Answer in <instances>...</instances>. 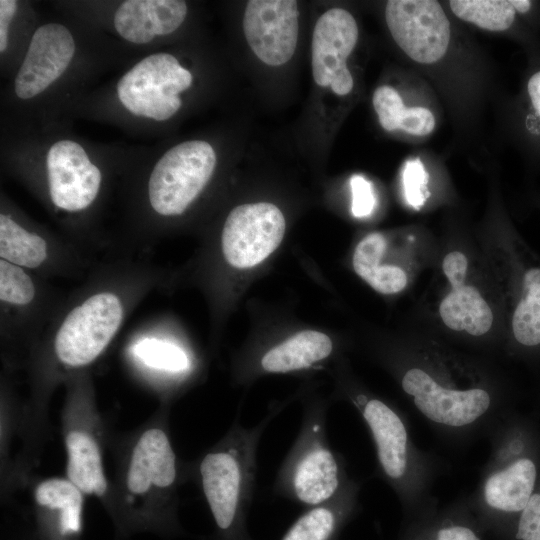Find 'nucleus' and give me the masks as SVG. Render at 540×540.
<instances>
[{"label":"nucleus","instance_id":"obj_31","mask_svg":"<svg viewBox=\"0 0 540 540\" xmlns=\"http://www.w3.org/2000/svg\"><path fill=\"white\" fill-rule=\"evenodd\" d=\"M352 193L351 211L355 217L369 216L376 205V198L371 183L362 175L355 174L350 178Z\"/></svg>","mask_w":540,"mask_h":540},{"label":"nucleus","instance_id":"obj_33","mask_svg":"<svg viewBox=\"0 0 540 540\" xmlns=\"http://www.w3.org/2000/svg\"><path fill=\"white\" fill-rule=\"evenodd\" d=\"M467 268L468 260L466 256L459 251H453L447 254L442 263L443 272L450 285L464 284Z\"/></svg>","mask_w":540,"mask_h":540},{"label":"nucleus","instance_id":"obj_2","mask_svg":"<svg viewBox=\"0 0 540 540\" xmlns=\"http://www.w3.org/2000/svg\"><path fill=\"white\" fill-rule=\"evenodd\" d=\"M163 406L118 445L109 513L132 527L179 530V488L185 478Z\"/></svg>","mask_w":540,"mask_h":540},{"label":"nucleus","instance_id":"obj_25","mask_svg":"<svg viewBox=\"0 0 540 540\" xmlns=\"http://www.w3.org/2000/svg\"><path fill=\"white\" fill-rule=\"evenodd\" d=\"M524 290L513 314L512 329L520 344L535 346L540 344V283Z\"/></svg>","mask_w":540,"mask_h":540},{"label":"nucleus","instance_id":"obj_24","mask_svg":"<svg viewBox=\"0 0 540 540\" xmlns=\"http://www.w3.org/2000/svg\"><path fill=\"white\" fill-rule=\"evenodd\" d=\"M399 540H483L479 526L465 515L444 514L412 522Z\"/></svg>","mask_w":540,"mask_h":540},{"label":"nucleus","instance_id":"obj_22","mask_svg":"<svg viewBox=\"0 0 540 540\" xmlns=\"http://www.w3.org/2000/svg\"><path fill=\"white\" fill-rule=\"evenodd\" d=\"M451 286L452 290L439 307L444 324L454 331H466L473 336L487 333L493 323V313L479 291L465 283Z\"/></svg>","mask_w":540,"mask_h":540},{"label":"nucleus","instance_id":"obj_27","mask_svg":"<svg viewBox=\"0 0 540 540\" xmlns=\"http://www.w3.org/2000/svg\"><path fill=\"white\" fill-rule=\"evenodd\" d=\"M372 104L381 127L388 132L399 131L407 110L399 92L390 85L378 86L373 92Z\"/></svg>","mask_w":540,"mask_h":540},{"label":"nucleus","instance_id":"obj_5","mask_svg":"<svg viewBox=\"0 0 540 540\" xmlns=\"http://www.w3.org/2000/svg\"><path fill=\"white\" fill-rule=\"evenodd\" d=\"M66 293L0 259V344L5 373L26 369Z\"/></svg>","mask_w":540,"mask_h":540},{"label":"nucleus","instance_id":"obj_28","mask_svg":"<svg viewBox=\"0 0 540 540\" xmlns=\"http://www.w3.org/2000/svg\"><path fill=\"white\" fill-rule=\"evenodd\" d=\"M428 173L419 158L408 160L402 171L404 196L407 203L420 209L428 198Z\"/></svg>","mask_w":540,"mask_h":540},{"label":"nucleus","instance_id":"obj_20","mask_svg":"<svg viewBox=\"0 0 540 540\" xmlns=\"http://www.w3.org/2000/svg\"><path fill=\"white\" fill-rule=\"evenodd\" d=\"M334 351L332 339L316 330H303L266 349L258 359L263 374L295 373L318 368Z\"/></svg>","mask_w":540,"mask_h":540},{"label":"nucleus","instance_id":"obj_32","mask_svg":"<svg viewBox=\"0 0 540 540\" xmlns=\"http://www.w3.org/2000/svg\"><path fill=\"white\" fill-rule=\"evenodd\" d=\"M526 125L533 134L540 135V70L533 73L526 84Z\"/></svg>","mask_w":540,"mask_h":540},{"label":"nucleus","instance_id":"obj_30","mask_svg":"<svg viewBox=\"0 0 540 540\" xmlns=\"http://www.w3.org/2000/svg\"><path fill=\"white\" fill-rule=\"evenodd\" d=\"M22 3L16 0L0 1V54L1 60L9 54V49L15 41L16 19Z\"/></svg>","mask_w":540,"mask_h":540},{"label":"nucleus","instance_id":"obj_29","mask_svg":"<svg viewBox=\"0 0 540 540\" xmlns=\"http://www.w3.org/2000/svg\"><path fill=\"white\" fill-rule=\"evenodd\" d=\"M436 127L433 112L427 107L410 106L401 121L399 131L414 137L430 135Z\"/></svg>","mask_w":540,"mask_h":540},{"label":"nucleus","instance_id":"obj_4","mask_svg":"<svg viewBox=\"0 0 540 540\" xmlns=\"http://www.w3.org/2000/svg\"><path fill=\"white\" fill-rule=\"evenodd\" d=\"M349 480L342 457L328 440L326 403H308L298 435L277 471L274 494L310 508L334 498Z\"/></svg>","mask_w":540,"mask_h":540},{"label":"nucleus","instance_id":"obj_10","mask_svg":"<svg viewBox=\"0 0 540 540\" xmlns=\"http://www.w3.org/2000/svg\"><path fill=\"white\" fill-rule=\"evenodd\" d=\"M401 386L427 420L449 430H462L478 423L492 404L488 390L449 385L421 367L407 369Z\"/></svg>","mask_w":540,"mask_h":540},{"label":"nucleus","instance_id":"obj_26","mask_svg":"<svg viewBox=\"0 0 540 540\" xmlns=\"http://www.w3.org/2000/svg\"><path fill=\"white\" fill-rule=\"evenodd\" d=\"M386 248V239L374 232L365 236L356 246L353 254V268L355 272L368 284L381 270L379 265Z\"/></svg>","mask_w":540,"mask_h":540},{"label":"nucleus","instance_id":"obj_19","mask_svg":"<svg viewBox=\"0 0 540 540\" xmlns=\"http://www.w3.org/2000/svg\"><path fill=\"white\" fill-rule=\"evenodd\" d=\"M359 488L349 480L331 500L306 508L280 540H338L357 511Z\"/></svg>","mask_w":540,"mask_h":540},{"label":"nucleus","instance_id":"obj_12","mask_svg":"<svg viewBox=\"0 0 540 540\" xmlns=\"http://www.w3.org/2000/svg\"><path fill=\"white\" fill-rule=\"evenodd\" d=\"M373 440L379 470L405 500L412 490L413 447L401 415L388 403L364 392L349 394Z\"/></svg>","mask_w":540,"mask_h":540},{"label":"nucleus","instance_id":"obj_3","mask_svg":"<svg viewBox=\"0 0 540 540\" xmlns=\"http://www.w3.org/2000/svg\"><path fill=\"white\" fill-rule=\"evenodd\" d=\"M286 405L271 406L251 427L243 426L237 416L220 440L184 463L185 478L198 484L208 505L216 540H254L247 518L256 486L257 451L263 433Z\"/></svg>","mask_w":540,"mask_h":540},{"label":"nucleus","instance_id":"obj_1","mask_svg":"<svg viewBox=\"0 0 540 540\" xmlns=\"http://www.w3.org/2000/svg\"><path fill=\"white\" fill-rule=\"evenodd\" d=\"M165 279L156 264L132 253L113 252L65 294L25 369L29 394L23 420L34 440L45 441L55 389L70 376L91 370L135 308Z\"/></svg>","mask_w":540,"mask_h":540},{"label":"nucleus","instance_id":"obj_15","mask_svg":"<svg viewBox=\"0 0 540 540\" xmlns=\"http://www.w3.org/2000/svg\"><path fill=\"white\" fill-rule=\"evenodd\" d=\"M31 498L41 540H80L85 494L66 477L37 480Z\"/></svg>","mask_w":540,"mask_h":540},{"label":"nucleus","instance_id":"obj_11","mask_svg":"<svg viewBox=\"0 0 540 540\" xmlns=\"http://www.w3.org/2000/svg\"><path fill=\"white\" fill-rule=\"evenodd\" d=\"M285 228L283 213L272 203L238 205L230 210L222 225L220 255L232 268L254 267L278 248Z\"/></svg>","mask_w":540,"mask_h":540},{"label":"nucleus","instance_id":"obj_34","mask_svg":"<svg viewBox=\"0 0 540 540\" xmlns=\"http://www.w3.org/2000/svg\"><path fill=\"white\" fill-rule=\"evenodd\" d=\"M538 283H540V269L532 268L528 270L524 275V289Z\"/></svg>","mask_w":540,"mask_h":540},{"label":"nucleus","instance_id":"obj_13","mask_svg":"<svg viewBox=\"0 0 540 540\" xmlns=\"http://www.w3.org/2000/svg\"><path fill=\"white\" fill-rule=\"evenodd\" d=\"M385 21L394 42L414 62L432 65L447 54L451 24L438 1L390 0Z\"/></svg>","mask_w":540,"mask_h":540},{"label":"nucleus","instance_id":"obj_8","mask_svg":"<svg viewBox=\"0 0 540 540\" xmlns=\"http://www.w3.org/2000/svg\"><path fill=\"white\" fill-rule=\"evenodd\" d=\"M192 83V73L173 54L156 52L128 69L117 81L115 92L131 115L164 122L180 110V94Z\"/></svg>","mask_w":540,"mask_h":540},{"label":"nucleus","instance_id":"obj_16","mask_svg":"<svg viewBox=\"0 0 540 540\" xmlns=\"http://www.w3.org/2000/svg\"><path fill=\"white\" fill-rule=\"evenodd\" d=\"M187 15L182 0H125L113 9L111 26L124 42L143 46L172 35Z\"/></svg>","mask_w":540,"mask_h":540},{"label":"nucleus","instance_id":"obj_7","mask_svg":"<svg viewBox=\"0 0 540 540\" xmlns=\"http://www.w3.org/2000/svg\"><path fill=\"white\" fill-rule=\"evenodd\" d=\"M0 259L44 279H84L99 259L63 233L27 216L1 195Z\"/></svg>","mask_w":540,"mask_h":540},{"label":"nucleus","instance_id":"obj_23","mask_svg":"<svg viewBox=\"0 0 540 540\" xmlns=\"http://www.w3.org/2000/svg\"><path fill=\"white\" fill-rule=\"evenodd\" d=\"M451 12L460 20L489 32L510 29L517 17L533 6L527 0H452Z\"/></svg>","mask_w":540,"mask_h":540},{"label":"nucleus","instance_id":"obj_17","mask_svg":"<svg viewBox=\"0 0 540 540\" xmlns=\"http://www.w3.org/2000/svg\"><path fill=\"white\" fill-rule=\"evenodd\" d=\"M359 38L354 16L346 9L332 8L316 21L312 35V74L320 87H330L334 77L349 70L347 60Z\"/></svg>","mask_w":540,"mask_h":540},{"label":"nucleus","instance_id":"obj_9","mask_svg":"<svg viewBox=\"0 0 540 540\" xmlns=\"http://www.w3.org/2000/svg\"><path fill=\"white\" fill-rule=\"evenodd\" d=\"M79 44L71 28L62 22H46L34 29L12 81V94L32 102L52 92L71 71Z\"/></svg>","mask_w":540,"mask_h":540},{"label":"nucleus","instance_id":"obj_21","mask_svg":"<svg viewBox=\"0 0 540 540\" xmlns=\"http://www.w3.org/2000/svg\"><path fill=\"white\" fill-rule=\"evenodd\" d=\"M136 368L151 380L179 385L190 377L194 360L190 352L179 344L155 337H146L134 342L129 350Z\"/></svg>","mask_w":540,"mask_h":540},{"label":"nucleus","instance_id":"obj_6","mask_svg":"<svg viewBox=\"0 0 540 540\" xmlns=\"http://www.w3.org/2000/svg\"><path fill=\"white\" fill-rule=\"evenodd\" d=\"M61 411L65 477L86 497L99 500L109 511L111 480L104 467V425L96 402L91 370L67 378Z\"/></svg>","mask_w":540,"mask_h":540},{"label":"nucleus","instance_id":"obj_18","mask_svg":"<svg viewBox=\"0 0 540 540\" xmlns=\"http://www.w3.org/2000/svg\"><path fill=\"white\" fill-rule=\"evenodd\" d=\"M535 463L527 457L506 460L499 452L486 473L481 499L486 516L521 513L526 507L536 484Z\"/></svg>","mask_w":540,"mask_h":540},{"label":"nucleus","instance_id":"obj_14","mask_svg":"<svg viewBox=\"0 0 540 540\" xmlns=\"http://www.w3.org/2000/svg\"><path fill=\"white\" fill-rule=\"evenodd\" d=\"M298 18L296 1H248L244 11L243 31L256 57L269 66L287 63L297 47Z\"/></svg>","mask_w":540,"mask_h":540}]
</instances>
